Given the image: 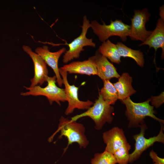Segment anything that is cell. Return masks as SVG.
<instances>
[{"mask_svg": "<svg viewBox=\"0 0 164 164\" xmlns=\"http://www.w3.org/2000/svg\"><path fill=\"white\" fill-rule=\"evenodd\" d=\"M121 101L126 107L125 114L129 121L128 128L140 127L145 124L144 119L147 116L161 123H164V120L158 118L154 114L155 112L154 110V107L149 104L150 99L142 102L135 103L128 97Z\"/></svg>", "mask_w": 164, "mask_h": 164, "instance_id": "6da1fadb", "label": "cell"}, {"mask_svg": "<svg viewBox=\"0 0 164 164\" xmlns=\"http://www.w3.org/2000/svg\"><path fill=\"white\" fill-rule=\"evenodd\" d=\"M59 131L60 134L58 138H61L64 136L68 140L67 145L64 149V152L70 145L75 142L78 144L80 148H85L89 144V141L85 134V127L83 124L77 122L76 121H72L62 116L59 120L58 129L52 135V137Z\"/></svg>", "mask_w": 164, "mask_h": 164, "instance_id": "7a4b0ae2", "label": "cell"}, {"mask_svg": "<svg viewBox=\"0 0 164 164\" xmlns=\"http://www.w3.org/2000/svg\"><path fill=\"white\" fill-rule=\"evenodd\" d=\"M93 105L86 111L72 117L71 119L77 121L82 117H89L94 121L95 128L98 130L101 129L106 123H111L113 119L112 114L114 111V107L104 101L101 95L99 94Z\"/></svg>", "mask_w": 164, "mask_h": 164, "instance_id": "3957f363", "label": "cell"}, {"mask_svg": "<svg viewBox=\"0 0 164 164\" xmlns=\"http://www.w3.org/2000/svg\"><path fill=\"white\" fill-rule=\"evenodd\" d=\"M103 22V24L101 25L94 20L91 21L90 23V27L101 41L103 42L112 36L119 37L124 42L127 40V37L130 34V26L118 19L114 21L111 20L110 23L108 25Z\"/></svg>", "mask_w": 164, "mask_h": 164, "instance_id": "277c9868", "label": "cell"}, {"mask_svg": "<svg viewBox=\"0 0 164 164\" xmlns=\"http://www.w3.org/2000/svg\"><path fill=\"white\" fill-rule=\"evenodd\" d=\"M56 79L55 76L52 77L48 76L46 80L47 85L44 87L39 85L32 87L24 86L28 91L22 92L20 94L23 96H44L47 97L50 104H52L53 102H56L60 106V102H65L67 99L64 89L56 85Z\"/></svg>", "mask_w": 164, "mask_h": 164, "instance_id": "5b68a950", "label": "cell"}, {"mask_svg": "<svg viewBox=\"0 0 164 164\" xmlns=\"http://www.w3.org/2000/svg\"><path fill=\"white\" fill-rule=\"evenodd\" d=\"M90 27L89 20L86 15H84L80 35L70 43L64 44L68 46L69 49L66 51L63 56V62L64 63H67L74 59L79 58L81 52L84 50V47L88 46L95 47L96 44L93 42V39L87 38L86 36L88 30Z\"/></svg>", "mask_w": 164, "mask_h": 164, "instance_id": "8992f818", "label": "cell"}, {"mask_svg": "<svg viewBox=\"0 0 164 164\" xmlns=\"http://www.w3.org/2000/svg\"><path fill=\"white\" fill-rule=\"evenodd\" d=\"M59 73L65 86V91L68 106L65 111V114L68 115L74 111L75 109L80 110H87L94 104L89 100L86 101H80L78 97L79 87L75 85H70L67 80V72L61 67L59 68Z\"/></svg>", "mask_w": 164, "mask_h": 164, "instance_id": "52a82bcc", "label": "cell"}, {"mask_svg": "<svg viewBox=\"0 0 164 164\" xmlns=\"http://www.w3.org/2000/svg\"><path fill=\"white\" fill-rule=\"evenodd\" d=\"M140 128V132L133 136L135 141V149L132 152L129 154L128 163H132L138 159L143 152L153 145L155 142L164 143V127L162 124H161V128L158 134L148 138L145 137V131L147 129L146 125L144 124Z\"/></svg>", "mask_w": 164, "mask_h": 164, "instance_id": "ba28073f", "label": "cell"}, {"mask_svg": "<svg viewBox=\"0 0 164 164\" xmlns=\"http://www.w3.org/2000/svg\"><path fill=\"white\" fill-rule=\"evenodd\" d=\"M134 15L131 19L129 37L133 40H140L143 42L147 39L152 31H148L145 24L150 16V14L146 8L135 10Z\"/></svg>", "mask_w": 164, "mask_h": 164, "instance_id": "9c48e42d", "label": "cell"}, {"mask_svg": "<svg viewBox=\"0 0 164 164\" xmlns=\"http://www.w3.org/2000/svg\"><path fill=\"white\" fill-rule=\"evenodd\" d=\"M23 50L28 54L32 59L34 66V76L31 79L30 87L42 85L46 82L48 74L47 64L43 59L37 54L32 51L29 46L23 45Z\"/></svg>", "mask_w": 164, "mask_h": 164, "instance_id": "30bf717a", "label": "cell"}, {"mask_svg": "<svg viewBox=\"0 0 164 164\" xmlns=\"http://www.w3.org/2000/svg\"><path fill=\"white\" fill-rule=\"evenodd\" d=\"M66 51V48L63 47L56 52H51L48 49V46L46 45L37 47L35 50V53L38 54L46 64L53 69L56 77V81L60 87L62 86L63 82L59 73L58 60L61 56Z\"/></svg>", "mask_w": 164, "mask_h": 164, "instance_id": "8fae6325", "label": "cell"}, {"mask_svg": "<svg viewBox=\"0 0 164 164\" xmlns=\"http://www.w3.org/2000/svg\"><path fill=\"white\" fill-rule=\"evenodd\" d=\"M102 138L106 144L105 150L112 154L128 142L123 130L116 126L103 133Z\"/></svg>", "mask_w": 164, "mask_h": 164, "instance_id": "7c38bea8", "label": "cell"}, {"mask_svg": "<svg viewBox=\"0 0 164 164\" xmlns=\"http://www.w3.org/2000/svg\"><path fill=\"white\" fill-rule=\"evenodd\" d=\"M69 73L97 75V71L94 57L93 56L87 60L72 62L61 67Z\"/></svg>", "mask_w": 164, "mask_h": 164, "instance_id": "4fadbf2b", "label": "cell"}, {"mask_svg": "<svg viewBox=\"0 0 164 164\" xmlns=\"http://www.w3.org/2000/svg\"><path fill=\"white\" fill-rule=\"evenodd\" d=\"M97 71V75L103 80H109L112 78H119L120 76L116 68L105 57L97 50L94 56Z\"/></svg>", "mask_w": 164, "mask_h": 164, "instance_id": "5bb4252c", "label": "cell"}, {"mask_svg": "<svg viewBox=\"0 0 164 164\" xmlns=\"http://www.w3.org/2000/svg\"><path fill=\"white\" fill-rule=\"evenodd\" d=\"M149 46V48H153L156 52L157 49L161 48L162 50V58L163 59L164 55V20L159 19L155 29L144 42L139 45Z\"/></svg>", "mask_w": 164, "mask_h": 164, "instance_id": "9a60e30c", "label": "cell"}, {"mask_svg": "<svg viewBox=\"0 0 164 164\" xmlns=\"http://www.w3.org/2000/svg\"><path fill=\"white\" fill-rule=\"evenodd\" d=\"M132 77L127 73H123L118 81L113 84L118 93V99L124 100L136 92L132 86Z\"/></svg>", "mask_w": 164, "mask_h": 164, "instance_id": "2e32d148", "label": "cell"}, {"mask_svg": "<svg viewBox=\"0 0 164 164\" xmlns=\"http://www.w3.org/2000/svg\"><path fill=\"white\" fill-rule=\"evenodd\" d=\"M97 51L99 53L111 62L117 64L121 62V56L116 44L109 40L102 42Z\"/></svg>", "mask_w": 164, "mask_h": 164, "instance_id": "e0dca14e", "label": "cell"}, {"mask_svg": "<svg viewBox=\"0 0 164 164\" xmlns=\"http://www.w3.org/2000/svg\"><path fill=\"white\" fill-rule=\"evenodd\" d=\"M116 45L121 56L132 58L139 66H144V59L143 52L140 50H133L121 42H118Z\"/></svg>", "mask_w": 164, "mask_h": 164, "instance_id": "ac0fdd59", "label": "cell"}, {"mask_svg": "<svg viewBox=\"0 0 164 164\" xmlns=\"http://www.w3.org/2000/svg\"><path fill=\"white\" fill-rule=\"evenodd\" d=\"M104 86L101 89L99 94L103 99L110 105L114 104L118 99V92L109 80H103Z\"/></svg>", "mask_w": 164, "mask_h": 164, "instance_id": "d6986e66", "label": "cell"}, {"mask_svg": "<svg viewBox=\"0 0 164 164\" xmlns=\"http://www.w3.org/2000/svg\"><path fill=\"white\" fill-rule=\"evenodd\" d=\"M91 164H116L117 161L113 154L107 151L95 154Z\"/></svg>", "mask_w": 164, "mask_h": 164, "instance_id": "ffe728a7", "label": "cell"}, {"mask_svg": "<svg viewBox=\"0 0 164 164\" xmlns=\"http://www.w3.org/2000/svg\"><path fill=\"white\" fill-rule=\"evenodd\" d=\"M131 146L128 142L124 144L113 154L118 164H128L129 151Z\"/></svg>", "mask_w": 164, "mask_h": 164, "instance_id": "44dd1931", "label": "cell"}, {"mask_svg": "<svg viewBox=\"0 0 164 164\" xmlns=\"http://www.w3.org/2000/svg\"><path fill=\"white\" fill-rule=\"evenodd\" d=\"M149 99L152 106L158 108L164 103V92L158 96H152Z\"/></svg>", "mask_w": 164, "mask_h": 164, "instance_id": "7402d4cb", "label": "cell"}, {"mask_svg": "<svg viewBox=\"0 0 164 164\" xmlns=\"http://www.w3.org/2000/svg\"><path fill=\"white\" fill-rule=\"evenodd\" d=\"M149 156L152 159L153 164H164V159L158 156L153 149L149 153Z\"/></svg>", "mask_w": 164, "mask_h": 164, "instance_id": "603a6c76", "label": "cell"}, {"mask_svg": "<svg viewBox=\"0 0 164 164\" xmlns=\"http://www.w3.org/2000/svg\"><path fill=\"white\" fill-rule=\"evenodd\" d=\"M164 5H163L160 7V12L159 15L160 17V18L164 20Z\"/></svg>", "mask_w": 164, "mask_h": 164, "instance_id": "cb8c5ba5", "label": "cell"}]
</instances>
